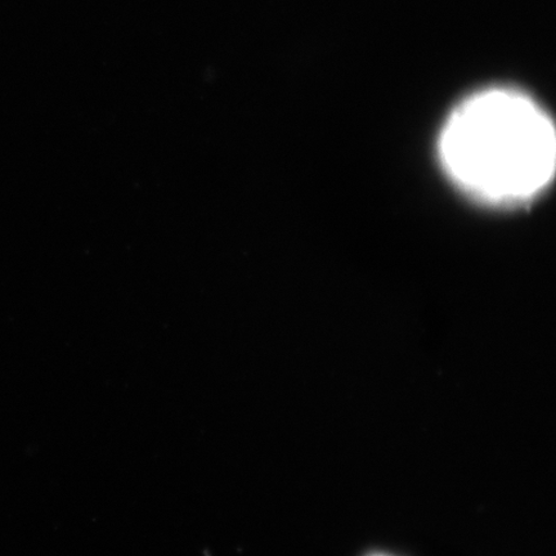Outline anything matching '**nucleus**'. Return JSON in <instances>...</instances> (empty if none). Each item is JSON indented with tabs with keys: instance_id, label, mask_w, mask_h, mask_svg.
Returning a JSON list of instances; mask_svg holds the SVG:
<instances>
[{
	"instance_id": "1",
	"label": "nucleus",
	"mask_w": 556,
	"mask_h": 556,
	"mask_svg": "<svg viewBox=\"0 0 556 556\" xmlns=\"http://www.w3.org/2000/svg\"><path fill=\"white\" fill-rule=\"evenodd\" d=\"M438 148L454 182L485 203H526L555 173L553 122L516 90H485L462 103L444 124Z\"/></svg>"
}]
</instances>
